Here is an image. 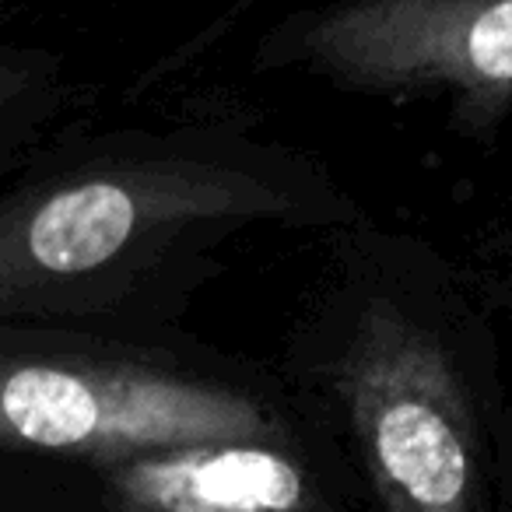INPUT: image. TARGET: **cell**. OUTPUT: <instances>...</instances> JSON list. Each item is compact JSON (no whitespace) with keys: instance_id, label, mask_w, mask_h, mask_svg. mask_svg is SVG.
Listing matches in <instances>:
<instances>
[{"instance_id":"6da1fadb","label":"cell","mask_w":512,"mask_h":512,"mask_svg":"<svg viewBox=\"0 0 512 512\" xmlns=\"http://www.w3.org/2000/svg\"><path fill=\"white\" fill-rule=\"evenodd\" d=\"M358 214L327 165L225 106L60 134L0 183V327L183 330L239 242Z\"/></svg>"},{"instance_id":"7a4b0ae2","label":"cell","mask_w":512,"mask_h":512,"mask_svg":"<svg viewBox=\"0 0 512 512\" xmlns=\"http://www.w3.org/2000/svg\"><path fill=\"white\" fill-rule=\"evenodd\" d=\"M316 239V278L271 362L292 404L376 512H505L509 390L474 274L365 211Z\"/></svg>"},{"instance_id":"3957f363","label":"cell","mask_w":512,"mask_h":512,"mask_svg":"<svg viewBox=\"0 0 512 512\" xmlns=\"http://www.w3.org/2000/svg\"><path fill=\"white\" fill-rule=\"evenodd\" d=\"M313 432L271 362L228 355L186 327H0V460L92 467L197 442Z\"/></svg>"},{"instance_id":"277c9868","label":"cell","mask_w":512,"mask_h":512,"mask_svg":"<svg viewBox=\"0 0 512 512\" xmlns=\"http://www.w3.org/2000/svg\"><path fill=\"white\" fill-rule=\"evenodd\" d=\"M256 67L435 99L456 134L491 144L512 113V0H334L274 22Z\"/></svg>"},{"instance_id":"5b68a950","label":"cell","mask_w":512,"mask_h":512,"mask_svg":"<svg viewBox=\"0 0 512 512\" xmlns=\"http://www.w3.org/2000/svg\"><path fill=\"white\" fill-rule=\"evenodd\" d=\"M60 505L92 512H376L323 432L197 442L92 467H46Z\"/></svg>"},{"instance_id":"8992f818","label":"cell","mask_w":512,"mask_h":512,"mask_svg":"<svg viewBox=\"0 0 512 512\" xmlns=\"http://www.w3.org/2000/svg\"><path fill=\"white\" fill-rule=\"evenodd\" d=\"M74 85L67 60L0 32V183L60 137Z\"/></svg>"},{"instance_id":"52a82bcc","label":"cell","mask_w":512,"mask_h":512,"mask_svg":"<svg viewBox=\"0 0 512 512\" xmlns=\"http://www.w3.org/2000/svg\"><path fill=\"white\" fill-rule=\"evenodd\" d=\"M57 512H92V509H67V505H57Z\"/></svg>"}]
</instances>
